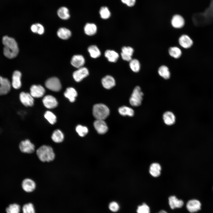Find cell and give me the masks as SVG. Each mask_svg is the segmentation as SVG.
I'll return each instance as SVG.
<instances>
[{
  "label": "cell",
  "mask_w": 213,
  "mask_h": 213,
  "mask_svg": "<svg viewBox=\"0 0 213 213\" xmlns=\"http://www.w3.org/2000/svg\"><path fill=\"white\" fill-rule=\"evenodd\" d=\"M4 45L3 53L4 56L9 59L16 57L19 52V49L17 43L12 38L5 36L2 38Z\"/></svg>",
  "instance_id": "cell-1"
},
{
  "label": "cell",
  "mask_w": 213,
  "mask_h": 213,
  "mask_svg": "<svg viewBox=\"0 0 213 213\" xmlns=\"http://www.w3.org/2000/svg\"><path fill=\"white\" fill-rule=\"evenodd\" d=\"M39 159L42 162H50L54 159L55 155L52 148L49 146L43 145L36 151Z\"/></svg>",
  "instance_id": "cell-2"
},
{
  "label": "cell",
  "mask_w": 213,
  "mask_h": 213,
  "mask_svg": "<svg viewBox=\"0 0 213 213\" xmlns=\"http://www.w3.org/2000/svg\"><path fill=\"white\" fill-rule=\"evenodd\" d=\"M109 110L104 104H98L94 105L93 108V114L96 120H104L109 116Z\"/></svg>",
  "instance_id": "cell-3"
},
{
  "label": "cell",
  "mask_w": 213,
  "mask_h": 213,
  "mask_svg": "<svg viewBox=\"0 0 213 213\" xmlns=\"http://www.w3.org/2000/svg\"><path fill=\"white\" fill-rule=\"evenodd\" d=\"M143 96L140 87L136 86L135 87L129 99L130 104L134 106H139L141 104Z\"/></svg>",
  "instance_id": "cell-4"
},
{
  "label": "cell",
  "mask_w": 213,
  "mask_h": 213,
  "mask_svg": "<svg viewBox=\"0 0 213 213\" xmlns=\"http://www.w3.org/2000/svg\"><path fill=\"white\" fill-rule=\"evenodd\" d=\"M45 84L47 88L53 91H58L61 88L60 81L56 77H52L48 79L46 81Z\"/></svg>",
  "instance_id": "cell-5"
},
{
  "label": "cell",
  "mask_w": 213,
  "mask_h": 213,
  "mask_svg": "<svg viewBox=\"0 0 213 213\" xmlns=\"http://www.w3.org/2000/svg\"><path fill=\"white\" fill-rule=\"evenodd\" d=\"M73 74L74 80L77 82H80L89 75L88 69L86 67H82L78 68Z\"/></svg>",
  "instance_id": "cell-6"
},
{
  "label": "cell",
  "mask_w": 213,
  "mask_h": 213,
  "mask_svg": "<svg viewBox=\"0 0 213 213\" xmlns=\"http://www.w3.org/2000/svg\"><path fill=\"white\" fill-rule=\"evenodd\" d=\"M21 151L24 153H31L35 150V146L28 139L22 141L19 144Z\"/></svg>",
  "instance_id": "cell-7"
},
{
  "label": "cell",
  "mask_w": 213,
  "mask_h": 213,
  "mask_svg": "<svg viewBox=\"0 0 213 213\" xmlns=\"http://www.w3.org/2000/svg\"><path fill=\"white\" fill-rule=\"evenodd\" d=\"M11 88V84L9 80L0 76V96L7 94Z\"/></svg>",
  "instance_id": "cell-8"
},
{
  "label": "cell",
  "mask_w": 213,
  "mask_h": 213,
  "mask_svg": "<svg viewBox=\"0 0 213 213\" xmlns=\"http://www.w3.org/2000/svg\"><path fill=\"white\" fill-rule=\"evenodd\" d=\"M201 204L200 202L195 199L188 201L186 204V207L188 210L190 212H196L201 209Z\"/></svg>",
  "instance_id": "cell-9"
},
{
  "label": "cell",
  "mask_w": 213,
  "mask_h": 213,
  "mask_svg": "<svg viewBox=\"0 0 213 213\" xmlns=\"http://www.w3.org/2000/svg\"><path fill=\"white\" fill-rule=\"evenodd\" d=\"M20 99L22 104L26 106H32L33 105V97L30 93L21 92L20 94Z\"/></svg>",
  "instance_id": "cell-10"
},
{
  "label": "cell",
  "mask_w": 213,
  "mask_h": 213,
  "mask_svg": "<svg viewBox=\"0 0 213 213\" xmlns=\"http://www.w3.org/2000/svg\"><path fill=\"white\" fill-rule=\"evenodd\" d=\"M45 92L44 88L40 85H33L30 88V94L34 98L42 97Z\"/></svg>",
  "instance_id": "cell-11"
},
{
  "label": "cell",
  "mask_w": 213,
  "mask_h": 213,
  "mask_svg": "<svg viewBox=\"0 0 213 213\" xmlns=\"http://www.w3.org/2000/svg\"><path fill=\"white\" fill-rule=\"evenodd\" d=\"M94 127L100 134H104L108 130V127L106 122L103 120H96L93 123Z\"/></svg>",
  "instance_id": "cell-12"
},
{
  "label": "cell",
  "mask_w": 213,
  "mask_h": 213,
  "mask_svg": "<svg viewBox=\"0 0 213 213\" xmlns=\"http://www.w3.org/2000/svg\"><path fill=\"white\" fill-rule=\"evenodd\" d=\"M42 101L44 106L48 109L54 108L58 105V102L56 99L51 95L45 96L43 98Z\"/></svg>",
  "instance_id": "cell-13"
},
{
  "label": "cell",
  "mask_w": 213,
  "mask_h": 213,
  "mask_svg": "<svg viewBox=\"0 0 213 213\" xmlns=\"http://www.w3.org/2000/svg\"><path fill=\"white\" fill-rule=\"evenodd\" d=\"M168 203L170 208L172 209L181 208L184 204L182 200L178 199L174 195L171 196L169 197Z\"/></svg>",
  "instance_id": "cell-14"
},
{
  "label": "cell",
  "mask_w": 213,
  "mask_h": 213,
  "mask_svg": "<svg viewBox=\"0 0 213 213\" xmlns=\"http://www.w3.org/2000/svg\"><path fill=\"white\" fill-rule=\"evenodd\" d=\"M22 186L25 191L30 192L33 191L35 189L36 184L32 180L27 178L24 179L22 182Z\"/></svg>",
  "instance_id": "cell-15"
},
{
  "label": "cell",
  "mask_w": 213,
  "mask_h": 213,
  "mask_svg": "<svg viewBox=\"0 0 213 213\" xmlns=\"http://www.w3.org/2000/svg\"><path fill=\"white\" fill-rule=\"evenodd\" d=\"M134 52L133 48L130 46H124L122 49L121 53L122 59L130 62L132 59V57Z\"/></svg>",
  "instance_id": "cell-16"
},
{
  "label": "cell",
  "mask_w": 213,
  "mask_h": 213,
  "mask_svg": "<svg viewBox=\"0 0 213 213\" xmlns=\"http://www.w3.org/2000/svg\"><path fill=\"white\" fill-rule=\"evenodd\" d=\"M71 63L73 66L79 68L83 67L85 63V59L81 55H75L72 58Z\"/></svg>",
  "instance_id": "cell-17"
},
{
  "label": "cell",
  "mask_w": 213,
  "mask_h": 213,
  "mask_svg": "<svg viewBox=\"0 0 213 213\" xmlns=\"http://www.w3.org/2000/svg\"><path fill=\"white\" fill-rule=\"evenodd\" d=\"M21 73L19 71H14L12 75V85L15 89H19L21 86Z\"/></svg>",
  "instance_id": "cell-18"
},
{
  "label": "cell",
  "mask_w": 213,
  "mask_h": 213,
  "mask_svg": "<svg viewBox=\"0 0 213 213\" xmlns=\"http://www.w3.org/2000/svg\"><path fill=\"white\" fill-rule=\"evenodd\" d=\"M171 23L172 26L176 28H182L185 24V20L183 17L180 15H174L172 19Z\"/></svg>",
  "instance_id": "cell-19"
},
{
  "label": "cell",
  "mask_w": 213,
  "mask_h": 213,
  "mask_svg": "<svg viewBox=\"0 0 213 213\" xmlns=\"http://www.w3.org/2000/svg\"><path fill=\"white\" fill-rule=\"evenodd\" d=\"M178 41L180 45L185 49L190 48L193 44L192 40L188 36L186 35H182L179 38Z\"/></svg>",
  "instance_id": "cell-20"
},
{
  "label": "cell",
  "mask_w": 213,
  "mask_h": 213,
  "mask_svg": "<svg viewBox=\"0 0 213 213\" xmlns=\"http://www.w3.org/2000/svg\"><path fill=\"white\" fill-rule=\"evenodd\" d=\"M102 84L104 88L106 89H110L115 85V80L112 76L106 75L101 80Z\"/></svg>",
  "instance_id": "cell-21"
},
{
  "label": "cell",
  "mask_w": 213,
  "mask_h": 213,
  "mask_svg": "<svg viewBox=\"0 0 213 213\" xmlns=\"http://www.w3.org/2000/svg\"><path fill=\"white\" fill-rule=\"evenodd\" d=\"M161 167L158 163L155 162L151 164L149 167V172L153 177H157L161 174Z\"/></svg>",
  "instance_id": "cell-22"
},
{
  "label": "cell",
  "mask_w": 213,
  "mask_h": 213,
  "mask_svg": "<svg viewBox=\"0 0 213 213\" xmlns=\"http://www.w3.org/2000/svg\"><path fill=\"white\" fill-rule=\"evenodd\" d=\"M163 118L164 123L167 125H172L175 122V116L171 112L167 111L164 113Z\"/></svg>",
  "instance_id": "cell-23"
},
{
  "label": "cell",
  "mask_w": 213,
  "mask_h": 213,
  "mask_svg": "<svg viewBox=\"0 0 213 213\" xmlns=\"http://www.w3.org/2000/svg\"><path fill=\"white\" fill-rule=\"evenodd\" d=\"M77 93L76 90L72 87L67 88L64 93V96L68 99L71 102L75 101V98L77 96Z\"/></svg>",
  "instance_id": "cell-24"
},
{
  "label": "cell",
  "mask_w": 213,
  "mask_h": 213,
  "mask_svg": "<svg viewBox=\"0 0 213 213\" xmlns=\"http://www.w3.org/2000/svg\"><path fill=\"white\" fill-rule=\"evenodd\" d=\"M104 56L110 62H115L117 61L119 57V54L113 50H108L104 53Z\"/></svg>",
  "instance_id": "cell-25"
},
{
  "label": "cell",
  "mask_w": 213,
  "mask_h": 213,
  "mask_svg": "<svg viewBox=\"0 0 213 213\" xmlns=\"http://www.w3.org/2000/svg\"><path fill=\"white\" fill-rule=\"evenodd\" d=\"M57 14L60 19L63 20H67L70 17L69 10L65 7H60L57 11Z\"/></svg>",
  "instance_id": "cell-26"
},
{
  "label": "cell",
  "mask_w": 213,
  "mask_h": 213,
  "mask_svg": "<svg viewBox=\"0 0 213 213\" xmlns=\"http://www.w3.org/2000/svg\"><path fill=\"white\" fill-rule=\"evenodd\" d=\"M97 28L95 24L92 23H87L84 26L85 33L89 36H93L96 33Z\"/></svg>",
  "instance_id": "cell-27"
},
{
  "label": "cell",
  "mask_w": 213,
  "mask_h": 213,
  "mask_svg": "<svg viewBox=\"0 0 213 213\" xmlns=\"http://www.w3.org/2000/svg\"><path fill=\"white\" fill-rule=\"evenodd\" d=\"M57 35L60 38L66 40L70 37L71 35V33L68 29L64 28H61L58 30Z\"/></svg>",
  "instance_id": "cell-28"
},
{
  "label": "cell",
  "mask_w": 213,
  "mask_h": 213,
  "mask_svg": "<svg viewBox=\"0 0 213 213\" xmlns=\"http://www.w3.org/2000/svg\"><path fill=\"white\" fill-rule=\"evenodd\" d=\"M51 137L52 140L54 142L57 143L62 142L64 139L63 134L59 130H57L54 131Z\"/></svg>",
  "instance_id": "cell-29"
},
{
  "label": "cell",
  "mask_w": 213,
  "mask_h": 213,
  "mask_svg": "<svg viewBox=\"0 0 213 213\" xmlns=\"http://www.w3.org/2000/svg\"><path fill=\"white\" fill-rule=\"evenodd\" d=\"M88 52L91 57L93 58H96L99 57L101 55V52L96 45H92L88 47Z\"/></svg>",
  "instance_id": "cell-30"
},
{
  "label": "cell",
  "mask_w": 213,
  "mask_h": 213,
  "mask_svg": "<svg viewBox=\"0 0 213 213\" xmlns=\"http://www.w3.org/2000/svg\"><path fill=\"white\" fill-rule=\"evenodd\" d=\"M158 72L161 76L165 79H169L170 73L168 67L165 65H162L159 68Z\"/></svg>",
  "instance_id": "cell-31"
},
{
  "label": "cell",
  "mask_w": 213,
  "mask_h": 213,
  "mask_svg": "<svg viewBox=\"0 0 213 213\" xmlns=\"http://www.w3.org/2000/svg\"><path fill=\"white\" fill-rule=\"evenodd\" d=\"M119 113L122 116H133L134 114L133 109L129 107L123 106L120 107L118 109Z\"/></svg>",
  "instance_id": "cell-32"
},
{
  "label": "cell",
  "mask_w": 213,
  "mask_h": 213,
  "mask_svg": "<svg viewBox=\"0 0 213 213\" xmlns=\"http://www.w3.org/2000/svg\"><path fill=\"white\" fill-rule=\"evenodd\" d=\"M168 51L171 56L176 59L179 58L182 54L181 50L177 47H170Z\"/></svg>",
  "instance_id": "cell-33"
},
{
  "label": "cell",
  "mask_w": 213,
  "mask_h": 213,
  "mask_svg": "<svg viewBox=\"0 0 213 213\" xmlns=\"http://www.w3.org/2000/svg\"><path fill=\"white\" fill-rule=\"evenodd\" d=\"M129 66L131 70L135 72H138L140 69V62L136 59H132L130 61Z\"/></svg>",
  "instance_id": "cell-34"
},
{
  "label": "cell",
  "mask_w": 213,
  "mask_h": 213,
  "mask_svg": "<svg viewBox=\"0 0 213 213\" xmlns=\"http://www.w3.org/2000/svg\"><path fill=\"white\" fill-rule=\"evenodd\" d=\"M101 17L103 19H106L111 16V13L108 8L106 7H102L99 10Z\"/></svg>",
  "instance_id": "cell-35"
},
{
  "label": "cell",
  "mask_w": 213,
  "mask_h": 213,
  "mask_svg": "<svg viewBox=\"0 0 213 213\" xmlns=\"http://www.w3.org/2000/svg\"><path fill=\"white\" fill-rule=\"evenodd\" d=\"M20 206L16 204H10L6 209L7 213H19Z\"/></svg>",
  "instance_id": "cell-36"
},
{
  "label": "cell",
  "mask_w": 213,
  "mask_h": 213,
  "mask_svg": "<svg viewBox=\"0 0 213 213\" xmlns=\"http://www.w3.org/2000/svg\"><path fill=\"white\" fill-rule=\"evenodd\" d=\"M45 118L51 124H54L56 122V117L51 112L47 111L44 114Z\"/></svg>",
  "instance_id": "cell-37"
},
{
  "label": "cell",
  "mask_w": 213,
  "mask_h": 213,
  "mask_svg": "<svg viewBox=\"0 0 213 213\" xmlns=\"http://www.w3.org/2000/svg\"><path fill=\"white\" fill-rule=\"evenodd\" d=\"M76 131L79 135L82 137L85 135L88 132L87 127L81 125H78L76 126Z\"/></svg>",
  "instance_id": "cell-38"
},
{
  "label": "cell",
  "mask_w": 213,
  "mask_h": 213,
  "mask_svg": "<svg viewBox=\"0 0 213 213\" xmlns=\"http://www.w3.org/2000/svg\"><path fill=\"white\" fill-rule=\"evenodd\" d=\"M137 212V213H150V208L147 204L144 203L138 206Z\"/></svg>",
  "instance_id": "cell-39"
},
{
  "label": "cell",
  "mask_w": 213,
  "mask_h": 213,
  "mask_svg": "<svg viewBox=\"0 0 213 213\" xmlns=\"http://www.w3.org/2000/svg\"><path fill=\"white\" fill-rule=\"evenodd\" d=\"M23 213H35L33 204L29 203L24 205L22 207Z\"/></svg>",
  "instance_id": "cell-40"
},
{
  "label": "cell",
  "mask_w": 213,
  "mask_h": 213,
  "mask_svg": "<svg viewBox=\"0 0 213 213\" xmlns=\"http://www.w3.org/2000/svg\"><path fill=\"white\" fill-rule=\"evenodd\" d=\"M109 208L111 211L113 212H116L119 209V206L117 202L113 201L110 203L109 205Z\"/></svg>",
  "instance_id": "cell-41"
},
{
  "label": "cell",
  "mask_w": 213,
  "mask_h": 213,
  "mask_svg": "<svg viewBox=\"0 0 213 213\" xmlns=\"http://www.w3.org/2000/svg\"><path fill=\"white\" fill-rule=\"evenodd\" d=\"M36 33L42 35L44 32V29L43 26L38 23H36Z\"/></svg>",
  "instance_id": "cell-42"
},
{
  "label": "cell",
  "mask_w": 213,
  "mask_h": 213,
  "mask_svg": "<svg viewBox=\"0 0 213 213\" xmlns=\"http://www.w3.org/2000/svg\"><path fill=\"white\" fill-rule=\"evenodd\" d=\"M136 0H128L126 5L129 7L133 6L135 4Z\"/></svg>",
  "instance_id": "cell-43"
},
{
  "label": "cell",
  "mask_w": 213,
  "mask_h": 213,
  "mask_svg": "<svg viewBox=\"0 0 213 213\" xmlns=\"http://www.w3.org/2000/svg\"><path fill=\"white\" fill-rule=\"evenodd\" d=\"M122 2L124 4H126L128 0H121Z\"/></svg>",
  "instance_id": "cell-44"
},
{
  "label": "cell",
  "mask_w": 213,
  "mask_h": 213,
  "mask_svg": "<svg viewBox=\"0 0 213 213\" xmlns=\"http://www.w3.org/2000/svg\"><path fill=\"white\" fill-rule=\"evenodd\" d=\"M158 213H168L167 212L164 210H161Z\"/></svg>",
  "instance_id": "cell-45"
}]
</instances>
